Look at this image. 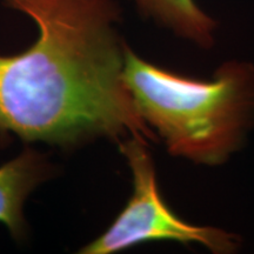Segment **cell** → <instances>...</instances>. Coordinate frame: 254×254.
<instances>
[{
    "label": "cell",
    "instance_id": "obj_1",
    "mask_svg": "<svg viewBox=\"0 0 254 254\" xmlns=\"http://www.w3.org/2000/svg\"><path fill=\"white\" fill-rule=\"evenodd\" d=\"M39 28L0 56V133L68 146L94 136L155 140L124 80L125 46L112 0H4Z\"/></svg>",
    "mask_w": 254,
    "mask_h": 254
},
{
    "label": "cell",
    "instance_id": "obj_2",
    "mask_svg": "<svg viewBox=\"0 0 254 254\" xmlns=\"http://www.w3.org/2000/svg\"><path fill=\"white\" fill-rule=\"evenodd\" d=\"M124 80L136 110L168 152L215 166L234 153L254 123V66L222 64L209 80L178 74L125 46Z\"/></svg>",
    "mask_w": 254,
    "mask_h": 254
},
{
    "label": "cell",
    "instance_id": "obj_3",
    "mask_svg": "<svg viewBox=\"0 0 254 254\" xmlns=\"http://www.w3.org/2000/svg\"><path fill=\"white\" fill-rule=\"evenodd\" d=\"M148 142L132 138L120 145L132 172L133 193L125 208L105 233L79 253L111 254L151 241L199 244L214 253L234 252L236 234L212 226H198L180 219L164 201L157 183Z\"/></svg>",
    "mask_w": 254,
    "mask_h": 254
},
{
    "label": "cell",
    "instance_id": "obj_4",
    "mask_svg": "<svg viewBox=\"0 0 254 254\" xmlns=\"http://www.w3.org/2000/svg\"><path fill=\"white\" fill-rule=\"evenodd\" d=\"M47 174L45 159L31 148L0 167V222L17 239L25 234V200Z\"/></svg>",
    "mask_w": 254,
    "mask_h": 254
},
{
    "label": "cell",
    "instance_id": "obj_5",
    "mask_svg": "<svg viewBox=\"0 0 254 254\" xmlns=\"http://www.w3.org/2000/svg\"><path fill=\"white\" fill-rule=\"evenodd\" d=\"M142 12L176 32L178 36L208 47L213 44L215 21L195 0H135Z\"/></svg>",
    "mask_w": 254,
    "mask_h": 254
}]
</instances>
